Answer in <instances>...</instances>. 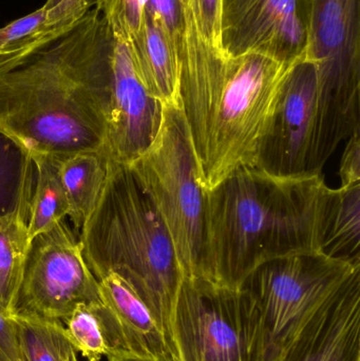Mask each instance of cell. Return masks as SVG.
<instances>
[{"instance_id": "obj_16", "label": "cell", "mask_w": 360, "mask_h": 361, "mask_svg": "<svg viewBox=\"0 0 360 361\" xmlns=\"http://www.w3.org/2000/svg\"><path fill=\"white\" fill-rule=\"evenodd\" d=\"M105 149L84 150L59 159V173L69 204V218L78 235L97 207L107 178Z\"/></svg>"}, {"instance_id": "obj_7", "label": "cell", "mask_w": 360, "mask_h": 361, "mask_svg": "<svg viewBox=\"0 0 360 361\" xmlns=\"http://www.w3.org/2000/svg\"><path fill=\"white\" fill-rule=\"evenodd\" d=\"M360 263L323 252H302L260 265L243 282L262 316L274 360L299 336L313 316L351 279Z\"/></svg>"}, {"instance_id": "obj_25", "label": "cell", "mask_w": 360, "mask_h": 361, "mask_svg": "<svg viewBox=\"0 0 360 361\" xmlns=\"http://www.w3.org/2000/svg\"><path fill=\"white\" fill-rule=\"evenodd\" d=\"M0 355L6 361H23L16 324L0 307Z\"/></svg>"}, {"instance_id": "obj_24", "label": "cell", "mask_w": 360, "mask_h": 361, "mask_svg": "<svg viewBox=\"0 0 360 361\" xmlns=\"http://www.w3.org/2000/svg\"><path fill=\"white\" fill-rule=\"evenodd\" d=\"M340 177L342 186L360 184V130L349 137L340 163Z\"/></svg>"}, {"instance_id": "obj_9", "label": "cell", "mask_w": 360, "mask_h": 361, "mask_svg": "<svg viewBox=\"0 0 360 361\" xmlns=\"http://www.w3.org/2000/svg\"><path fill=\"white\" fill-rule=\"evenodd\" d=\"M308 57L317 71L318 105L328 118L360 114V0H310Z\"/></svg>"}, {"instance_id": "obj_2", "label": "cell", "mask_w": 360, "mask_h": 361, "mask_svg": "<svg viewBox=\"0 0 360 361\" xmlns=\"http://www.w3.org/2000/svg\"><path fill=\"white\" fill-rule=\"evenodd\" d=\"M332 189L323 176L283 178L242 167L207 191L203 276L240 288L260 265L321 252Z\"/></svg>"}, {"instance_id": "obj_26", "label": "cell", "mask_w": 360, "mask_h": 361, "mask_svg": "<svg viewBox=\"0 0 360 361\" xmlns=\"http://www.w3.org/2000/svg\"><path fill=\"white\" fill-rule=\"evenodd\" d=\"M14 202V184L10 171L0 156V214H6Z\"/></svg>"}, {"instance_id": "obj_6", "label": "cell", "mask_w": 360, "mask_h": 361, "mask_svg": "<svg viewBox=\"0 0 360 361\" xmlns=\"http://www.w3.org/2000/svg\"><path fill=\"white\" fill-rule=\"evenodd\" d=\"M179 361H273L261 313L242 288L184 278L175 307Z\"/></svg>"}, {"instance_id": "obj_21", "label": "cell", "mask_w": 360, "mask_h": 361, "mask_svg": "<svg viewBox=\"0 0 360 361\" xmlns=\"http://www.w3.org/2000/svg\"><path fill=\"white\" fill-rule=\"evenodd\" d=\"M63 324L70 343L87 360L116 355L113 336L101 301L78 305Z\"/></svg>"}, {"instance_id": "obj_5", "label": "cell", "mask_w": 360, "mask_h": 361, "mask_svg": "<svg viewBox=\"0 0 360 361\" xmlns=\"http://www.w3.org/2000/svg\"><path fill=\"white\" fill-rule=\"evenodd\" d=\"M129 165L168 229L184 278H202L207 190L179 103L163 105L156 139Z\"/></svg>"}, {"instance_id": "obj_13", "label": "cell", "mask_w": 360, "mask_h": 361, "mask_svg": "<svg viewBox=\"0 0 360 361\" xmlns=\"http://www.w3.org/2000/svg\"><path fill=\"white\" fill-rule=\"evenodd\" d=\"M281 361H360V274L328 301Z\"/></svg>"}, {"instance_id": "obj_19", "label": "cell", "mask_w": 360, "mask_h": 361, "mask_svg": "<svg viewBox=\"0 0 360 361\" xmlns=\"http://www.w3.org/2000/svg\"><path fill=\"white\" fill-rule=\"evenodd\" d=\"M33 165V179L27 201L30 239L48 231L69 216V204L59 173V159L27 154Z\"/></svg>"}, {"instance_id": "obj_17", "label": "cell", "mask_w": 360, "mask_h": 361, "mask_svg": "<svg viewBox=\"0 0 360 361\" xmlns=\"http://www.w3.org/2000/svg\"><path fill=\"white\" fill-rule=\"evenodd\" d=\"M32 179L33 173L15 209L0 214V307L10 317L14 315L31 244L27 201Z\"/></svg>"}, {"instance_id": "obj_22", "label": "cell", "mask_w": 360, "mask_h": 361, "mask_svg": "<svg viewBox=\"0 0 360 361\" xmlns=\"http://www.w3.org/2000/svg\"><path fill=\"white\" fill-rule=\"evenodd\" d=\"M23 361H63L73 345L61 322L30 316H12Z\"/></svg>"}, {"instance_id": "obj_15", "label": "cell", "mask_w": 360, "mask_h": 361, "mask_svg": "<svg viewBox=\"0 0 360 361\" xmlns=\"http://www.w3.org/2000/svg\"><path fill=\"white\" fill-rule=\"evenodd\" d=\"M97 0H61L0 27V57L33 52L65 35L95 6Z\"/></svg>"}, {"instance_id": "obj_14", "label": "cell", "mask_w": 360, "mask_h": 361, "mask_svg": "<svg viewBox=\"0 0 360 361\" xmlns=\"http://www.w3.org/2000/svg\"><path fill=\"white\" fill-rule=\"evenodd\" d=\"M97 281L99 298L116 345L113 356L173 361L151 312L132 286L113 271Z\"/></svg>"}, {"instance_id": "obj_31", "label": "cell", "mask_w": 360, "mask_h": 361, "mask_svg": "<svg viewBox=\"0 0 360 361\" xmlns=\"http://www.w3.org/2000/svg\"><path fill=\"white\" fill-rule=\"evenodd\" d=\"M0 361H6V360H4V357H2L1 355H0Z\"/></svg>"}, {"instance_id": "obj_12", "label": "cell", "mask_w": 360, "mask_h": 361, "mask_svg": "<svg viewBox=\"0 0 360 361\" xmlns=\"http://www.w3.org/2000/svg\"><path fill=\"white\" fill-rule=\"evenodd\" d=\"M112 70L113 87L104 149L112 162L131 164L156 139L163 105L148 91L129 42L114 38Z\"/></svg>"}, {"instance_id": "obj_23", "label": "cell", "mask_w": 360, "mask_h": 361, "mask_svg": "<svg viewBox=\"0 0 360 361\" xmlns=\"http://www.w3.org/2000/svg\"><path fill=\"white\" fill-rule=\"evenodd\" d=\"M147 4L148 0H97L95 8L116 39L133 42L145 25Z\"/></svg>"}, {"instance_id": "obj_4", "label": "cell", "mask_w": 360, "mask_h": 361, "mask_svg": "<svg viewBox=\"0 0 360 361\" xmlns=\"http://www.w3.org/2000/svg\"><path fill=\"white\" fill-rule=\"evenodd\" d=\"M78 240L95 279L110 271L124 278L179 361L175 307L184 276L168 229L131 165L109 160L103 192Z\"/></svg>"}, {"instance_id": "obj_11", "label": "cell", "mask_w": 360, "mask_h": 361, "mask_svg": "<svg viewBox=\"0 0 360 361\" xmlns=\"http://www.w3.org/2000/svg\"><path fill=\"white\" fill-rule=\"evenodd\" d=\"M317 92L314 63L310 59L298 61L281 89L255 167L276 177L317 176L314 171Z\"/></svg>"}, {"instance_id": "obj_29", "label": "cell", "mask_w": 360, "mask_h": 361, "mask_svg": "<svg viewBox=\"0 0 360 361\" xmlns=\"http://www.w3.org/2000/svg\"><path fill=\"white\" fill-rule=\"evenodd\" d=\"M63 361H80L77 357V352L73 347L67 352Z\"/></svg>"}, {"instance_id": "obj_1", "label": "cell", "mask_w": 360, "mask_h": 361, "mask_svg": "<svg viewBox=\"0 0 360 361\" xmlns=\"http://www.w3.org/2000/svg\"><path fill=\"white\" fill-rule=\"evenodd\" d=\"M114 38L93 6L33 52L0 57V135L25 154L65 158L104 149Z\"/></svg>"}, {"instance_id": "obj_30", "label": "cell", "mask_w": 360, "mask_h": 361, "mask_svg": "<svg viewBox=\"0 0 360 361\" xmlns=\"http://www.w3.org/2000/svg\"><path fill=\"white\" fill-rule=\"evenodd\" d=\"M58 2H61V0H46V4H44V8H50L52 6H56Z\"/></svg>"}, {"instance_id": "obj_20", "label": "cell", "mask_w": 360, "mask_h": 361, "mask_svg": "<svg viewBox=\"0 0 360 361\" xmlns=\"http://www.w3.org/2000/svg\"><path fill=\"white\" fill-rule=\"evenodd\" d=\"M321 252L360 263V184L332 189Z\"/></svg>"}, {"instance_id": "obj_28", "label": "cell", "mask_w": 360, "mask_h": 361, "mask_svg": "<svg viewBox=\"0 0 360 361\" xmlns=\"http://www.w3.org/2000/svg\"><path fill=\"white\" fill-rule=\"evenodd\" d=\"M108 361H154L143 360V358L132 357V356H110Z\"/></svg>"}, {"instance_id": "obj_3", "label": "cell", "mask_w": 360, "mask_h": 361, "mask_svg": "<svg viewBox=\"0 0 360 361\" xmlns=\"http://www.w3.org/2000/svg\"><path fill=\"white\" fill-rule=\"evenodd\" d=\"M294 65L258 53L228 57L205 44L180 63V109L207 191L238 169L256 166Z\"/></svg>"}, {"instance_id": "obj_8", "label": "cell", "mask_w": 360, "mask_h": 361, "mask_svg": "<svg viewBox=\"0 0 360 361\" xmlns=\"http://www.w3.org/2000/svg\"><path fill=\"white\" fill-rule=\"evenodd\" d=\"M99 301V281L65 220L32 239L14 315L63 324L78 305Z\"/></svg>"}, {"instance_id": "obj_27", "label": "cell", "mask_w": 360, "mask_h": 361, "mask_svg": "<svg viewBox=\"0 0 360 361\" xmlns=\"http://www.w3.org/2000/svg\"><path fill=\"white\" fill-rule=\"evenodd\" d=\"M11 142H12V141H11ZM20 152H21V150H20ZM21 154H23V167H25V171H23V191H21V195H23V191H25V187H27V180H29L30 173H31V169H30L29 159L27 158V156H25V154H23V152H21ZM21 195H20V197H21ZM19 200H20V199H19Z\"/></svg>"}, {"instance_id": "obj_18", "label": "cell", "mask_w": 360, "mask_h": 361, "mask_svg": "<svg viewBox=\"0 0 360 361\" xmlns=\"http://www.w3.org/2000/svg\"><path fill=\"white\" fill-rule=\"evenodd\" d=\"M142 78L162 105L179 103V68L166 37L146 15L141 35L129 42Z\"/></svg>"}, {"instance_id": "obj_32", "label": "cell", "mask_w": 360, "mask_h": 361, "mask_svg": "<svg viewBox=\"0 0 360 361\" xmlns=\"http://www.w3.org/2000/svg\"><path fill=\"white\" fill-rule=\"evenodd\" d=\"M273 361H281V358H278V360H273Z\"/></svg>"}, {"instance_id": "obj_10", "label": "cell", "mask_w": 360, "mask_h": 361, "mask_svg": "<svg viewBox=\"0 0 360 361\" xmlns=\"http://www.w3.org/2000/svg\"><path fill=\"white\" fill-rule=\"evenodd\" d=\"M221 33L226 56L258 53L294 65L308 57L310 0H222Z\"/></svg>"}]
</instances>
